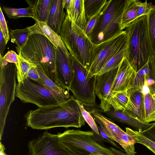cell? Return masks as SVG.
Wrapping results in <instances>:
<instances>
[{
  "instance_id": "44dd1931",
  "label": "cell",
  "mask_w": 155,
  "mask_h": 155,
  "mask_svg": "<svg viewBox=\"0 0 155 155\" xmlns=\"http://www.w3.org/2000/svg\"><path fill=\"white\" fill-rule=\"evenodd\" d=\"M40 78L37 82L47 88L54 95L60 104L68 100L71 96L69 91L58 85L48 78L41 70L37 68Z\"/></svg>"
},
{
  "instance_id": "5bb4252c",
  "label": "cell",
  "mask_w": 155,
  "mask_h": 155,
  "mask_svg": "<svg viewBox=\"0 0 155 155\" xmlns=\"http://www.w3.org/2000/svg\"><path fill=\"white\" fill-rule=\"evenodd\" d=\"M57 71L62 86L69 89L73 74V68L71 55L68 50L61 47L56 48Z\"/></svg>"
},
{
  "instance_id": "277c9868",
  "label": "cell",
  "mask_w": 155,
  "mask_h": 155,
  "mask_svg": "<svg viewBox=\"0 0 155 155\" xmlns=\"http://www.w3.org/2000/svg\"><path fill=\"white\" fill-rule=\"evenodd\" d=\"M59 35L71 55L89 70L94 44L84 30L71 22L66 15Z\"/></svg>"
},
{
  "instance_id": "4dcf8cb0",
  "label": "cell",
  "mask_w": 155,
  "mask_h": 155,
  "mask_svg": "<svg viewBox=\"0 0 155 155\" xmlns=\"http://www.w3.org/2000/svg\"><path fill=\"white\" fill-rule=\"evenodd\" d=\"M127 91L113 93L111 106L114 109L123 111L129 101Z\"/></svg>"
},
{
  "instance_id": "2e32d148",
  "label": "cell",
  "mask_w": 155,
  "mask_h": 155,
  "mask_svg": "<svg viewBox=\"0 0 155 155\" xmlns=\"http://www.w3.org/2000/svg\"><path fill=\"white\" fill-rule=\"evenodd\" d=\"M129 101L123 112L130 117L144 123V94L142 90L132 87L128 91Z\"/></svg>"
},
{
  "instance_id": "836d02e7",
  "label": "cell",
  "mask_w": 155,
  "mask_h": 155,
  "mask_svg": "<svg viewBox=\"0 0 155 155\" xmlns=\"http://www.w3.org/2000/svg\"><path fill=\"white\" fill-rule=\"evenodd\" d=\"M149 32L151 43L153 55L155 56V7L153 8L148 15Z\"/></svg>"
},
{
  "instance_id": "74e56055",
  "label": "cell",
  "mask_w": 155,
  "mask_h": 155,
  "mask_svg": "<svg viewBox=\"0 0 155 155\" xmlns=\"http://www.w3.org/2000/svg\"><path fill=\"white\" fill-rule=\"evenodd\" d=\"M153 7L151 3H148L146 0L143 2H141L138 9L137 18L148 15Z\"/></svg>"
},
{
  "instance_id": "ac0fdd59",
  "label": "cell",
  "mask_w": 155,
  "mask_h": 155,
  "mask_svg": "<svg viewBox=\"0 0 155 155\" xmlns=\"http://www.w3.org/2000/svg\"><path fill=\"white\" fill-rule=\"evenodd\" d=\"M63 0H52L47 24L58 35L66 15L64 11Z\"/></svg>"
},
{
  "instance_id": "e0dca14e",
  "label": "cell",
  "mask_w": 155,
  "mask_h": 155,
  "mask_svg": "<svg viewBox=\"0 0 155 155\" xmlns=\"http://www.w3.org/2000/svg\"><path fill=\"white\" fill-rule=\"evenodd\" d=\"M84 0H63L64 8L69 20L83 30L87 22Z\"/></svg>"
},
{
  "instance_id": "7402d4cb",
  "label": "cell",
  "mask_w": 155,
  "mask_h": 155,
  "mask_svg": "<svg viewBox=\"0 0 155 155\" xmlns=\"http://www.w3.org/2000/svg\"><path fill=\"white\" fill-rule=\"evenodd\" d=\"M90 112L92 116L97 118L102 124L109 137L120 145L126 132L99 113L96 111Z\"/></svg>"
},
{
  "instance_id": "484cf974",
  "label": "cell",
  "mask_w": 155,
  "mask_h": 155,
  "mask_svg": "<svg viewBox=\"0 0 155 155\" xmlns=\"http://www.w3.org/2000/svg\"><path fill=\"white\" fill-rule=\"evenodd\" d=\"M9 35L11 42L16 44V49L19 50L25 45L30 36L27 27L23 29H11Z\"/></svg>"
},
{
  "instance_id": "1f68e13d",
  "label": "cell",
  "mask_w": 155,
  "mask_h": 155,
  "mask_svg": "<svg viewBox=\"0 0 155 155\" xmlns=\"http://www.w3.org/2000/svg\"><path fill=\"white\" fill-rule=\"evenodd\" d=\"M126 132L132 137L136 143L146 147L155 154V143L140 134L138 131L128 128H125Z\"/></svg>"
},
{
  "instance_id": "8d00e7d4",
  "label": "cell",
  "mask_w": 155,
  "mask_h": 155,
  "mask_svg": "<svg viewBox=\"0 0 155 155\" xmlns=\"http://www.w3.org/2000/svg\"><path fill=\"white\" fill-rule=\"evenodd\" d=\"M0 28L6 44L10 39L9 31L7 23L2 12L1 7H0Z\"/></svg>"
},
{
  "instance_id": "ba28073f",
  "label": "cell",
  "mask_w": 155,
  "mask_h": 155,
  "mask_svg": "<svg viewBox=\"0 0 155 155\" xmlns=\"http://www.w3.org/2000/svg\"><path fill=\"white\" fill-rule=\"evenodd\" d=\"M73 68V74L69 91L73 96L84 105L94 107L96 105L94 92L96 75L87 77L88 70L71 55Z\"/></svg>"
},
{
  "instance_id": "30bf717a",
  "label": "cell",
  "mask_w": 155,
  "mask_h": 155,
  "mask_svg": "<svg viewBox=\"0 0 155 155\" xmlns=\"http://www.w3.org/2000/svg\"><path fill=\"white\" fill-rule=\"evenodd\" d=\"M127 37L125 31L114 37L101 43L94 45L93 59L87 78L98 74L109 61L126 44Z\"/></svg>"
},
{
  "instance_id": "603a6c76",
  "label": "cell",
  "mask_w": 155,
  "mask_h": 155,
  "mask_svg": "<svg viewBox=\"0 0 155 155\" xmlns=\"http://www.w3.org/2000/svg\"><path fill=\"white\" fill-rule=\"evenodd\" d=\"M34 9L35 22H47L52 0H25Z\"/></svg>"
},
{
  "instance_id": "cb8c5ba5",
  "label": "cell",
  "mask_w": 155,
  "mask_h": 155,
  "mask_svg": "<svg viewBox=\"0 0 155 155\" xmlns=\"http://www.w3.org/2000/svg\"><path fill=\"white\" fill-rule=\"evenodd\" d=\"M141 2L138 0H127L122 19V30L137 18L138 9Z\"/></svg>"
},
{
  "instance_id": "52a82bcc",
  "label": "cell",
  "mask_w": 155,
  "mask_h": 155,
  "mask_svg": "<svg viewBox=\"0 0 155 155\" xmlns=\"http://www.w3.org/2000/svg\"><path fill=\"white\" fill-rule=\"evenodd\" d=\"M0 140L11 104L15 100L17 87V68L15 64L0 58Z\"/></svg>"
},
{
  "instance_id": "d6a6232c",
  "label": "cell",
  "mask_w": 155,
  "mask_h": 155,
  "mask_svg": "<svg viewBox=\"0 0 155 155\" xmlns=\"http://www.w3.org/2000/svg\"><path fill=\"white\" fill-rule=\"evenodd\" d=\"M18 60V65H16L17 79L18 82H22L25 79L28 78V73L30 69L32 68L36 67L31 64L19 55Z\"/></svg>"
},
{
  "instance_id": "60d3db41",
  "label": "cell",
  "mask_w": 155,
  "mask_h": 155,
  "mask_svg": "<svg viewBox=\"0 0 155 155\" xmlns=\"http://www.w3.org/2000/svg\"><path fill=\"white\" fill-rule=\"evenodd\" d=\"M28 77L31 79L37 81L39 79L40 77L37 67H34L29 70L27 74Z\"/></svg>"
},
{
  "instance_id": "7a4b0ae2",
  "label": "cell",
  "mask_w": 155,
  "mask_h": 155,
  "mask_svg": "<svg viewBox=\"0 0 155 155\" xmlns=\"http://www.w3.org/2000/svg\"><path fill=\"white\" fill-rule=\"evenodd\" d=\"M56 48L47 38L37 34L31 35L24 46L20 50H16L21 57L41 70L50 79L64 88L57 73Z\"/></svg>"
},
{
  "instance_id": "f1b7e54d",
  "label": "cell",
  "mask_w": 155,
  "mask_h": 155,
  "mask_svg": "<svg viewBox=\"0 0 155 155\" xmlns=\"http://www.w3.org/2000/svg\"><path fill=\"white\" fill-rule=\"evenodd\" d=\"M127 48V43L117 54L109 61L97 75L102 74L112 69L118 67L124 58L125 57Z\"/></svg>"
},
{
  "instance_id": "4fadbf2b",
  "label": "cell",
  "mask_w": 155,
  "mask_h": 155,
  "mask_svg": "<svg viewBox=\"0 0 155 155\" xmlns=\"http://www.w3.org/2000/svg\"><path fill=\"white\" fill-rule=\"evenodd\" d=\"M132 87L141 89L144 93L155 94V56H152L138 71Z\"/></svg>"
},
{
  "instance_id": "6da1fadb",
  "label": "cell",
  "mask_w": 155,
  "mask_h": 155,
  "mask_svg": "<svg viewBox=\"0 0 155 155\" xmlns=\"http://www.w3.org/2000/svg\"><path fill=\"white\" fill-rule=\"evenodd\" d=\"M25 116L27 126L38 130L59 127L79 128L84 126L86 122L73 96L58 105L30 110Z\"/></svg>"
},
{
  "instance_id": "83f0119b",
  "label": "cell",
  "mask_w": 155,
  "mask_h": 155,
  "mask_svg": "<svg viewBox=\"0 0 155 155\" xmlns=\"http://www.w3.org/2000/svg\"><path fill=\"white\" fill-rule=\"evenodd\" d=\"M107 1V0H84V11L87 19L98 13Z\"/></svg>"
},
{
  "instance_id": "d590c367",
  "label": "cell",
  "mask_w": 155,
  "mask_h": 155,
  "mask_svg": "<svg viewBox=\"0 0 155 155\" xmlns=\"http://www.w3.org/2000/svg\"><path fill=\"white\" fill-rule=\"evenodd\" d=\"M105 5L98 13L91 18L87 19L86 23L84 27L83 30L90 39L95 24L98 18L104 11Z\"/></svg>"
},
{
  "instance_id": "f35d334b",
  "label": "cell",
  "mask_w": 155,
  "mask_h": 155,
  "mask_svg": "<svg viewBox=\"0 0 155 155\" xmlns=\"http://www.w3.org/2000/svg\"><path fill=\"white\" fill-rule=\"evenodd\" d=\"M139 132L142 136L155 143V122L148 128Z\"/></svg>"
},
{
  "instance_id": "f6af8a7d",
  "label": "cell",
  "mask_w": 155,
  "mask_h": 155,
  "mask_svg": "<svg viewBox=\"0 0 155 155\" xmlns=\"http://www.w3.org/2000/svg\"><path fill=\"white\" fill-rule=\"evenodd\" d=\"M90 155H101L100 154H95L94 153H91Z\"/></svg>"
},
{
  "instance_id": "b9f144b4",
  "label": "cell",
  "mask_w": 155,
  "mask_h": 155,
  "mask_svg": "<svg viewBox=\"0 0 155 155\" xmlns=\"http://www.w3.org/2000/svg\"><path fill=\"white\" fill-rule=\"evenodd\" d=\"M6 44L2 33L0 30V58H3Z\"/></svg>"
},
{
  "instance_id": "ffe728a7",
  "label": "cell",
  "mask_w": 155,
  "mask_h": 155,
  "mask_svg": "<svg viewBox=\"0 0 155 155\" xmlns=\"http://www.w3.org/2000/svg\"><path fill=\"white\" fill-rule=\"evenodd\" d=\"M27 28L30 35L37 34L42 35L47 38L57 48L60 47L68 50L60 35L50 28L47 22L36 21L33 25Z\"/></svg>"
},
{
  "instance_id": "9a60e30c",
  "label": "cell",
  "mask_w": 155,
  "mask_h": 155,
  "mask_svg": "<svg viewBox=\"0 0 155 155\" xmlns=\"http://www.w3.org/2000/svg\"><path fill=\"white\" fill-rule=\"evenodd\" d=\"M136 71L124 57L120 64L111 88L112 93L127 91L132 87Z\"/></svg>"
},
{
  "instance_id": "bcb514c9",
  "label": "cell",
  "mask_w": 155,
  "mask_h": 155,
  "mask_svg": "<svg viewBox=\"0 0 155 155\" xmlns=\"http://www.w3.org/2000/svg\"><path fill=\"white\" fill-rule=\"evenodd\" d=\"M154 7H155V6Z\"/></svg>"
},
{
  "instance_id": "4316f807",
  "label": "cell",
  "mask_w": 155,
  "mask_h": 155,
  "mask_svg": "<svg viewBox=\"0 0 155 155\" xmlns=\"http://www.w3.org/2000/svg\"><path fill=\"white\" fill-rule=\"evenodd\" d=\"M4 12L7 16L10 18L18 19L21 17H27L35 18L34 9L29 7L26 8H15L4 7Z\"/></svg>"
},
{
  "instance_id": "7bdbcfd3",
  "label": "cell",
  "mask_w": 155,
  "mask_h": 155,
  "mask_svg": "<svg viewBox=\"0 0 155 155\" xmlns=\"http://www.w3.org/2000/svg\"><path fill=\"white\" fill-rule=\"evenodd\" d=\"M110 149L116 155H128L126 153H123L122 151L117 150L114 148L110 147Z\"/></svg>"
},
{
  "instance_id": "ab89813d",
  "label": "cell",
  "mask_w": 155,
  "mask_h": 155,
  "mask_svg": "<svg viewBox=\"0 0 155 155\" xmlns=\"http://www.w3.org/2000/svg\"><path fill=\"white\" fill-rule=\"evenodd\" d=\"M18 54L13 50L8 51L4 56L3 58L10 63H14L17 65L18 63Z\"/></svg>"
},
{
  "instance_id": "8992f818",
  "label": "cell",
  "mask_w": 155,
  "mask_h": 155,
  "mask_svg": "<svg viewBox=\"0 0 155 155\" xmlns=\"http://www.w3.org/2000/svg\"><path fill=\"white\" fill-rule=\"evenodd\" d=\"M57 135L60 143L74 155H116L95 140L93 131L68 130Z\"/></svg>"
},
{
  "instance_id": "ee69618b",
  "label": "cell",
  "mask_w": 155,
  "mask_h": 155,
  "mask_svg": "<svg viewBox=\"0 0 155 155\" xmlns=\"http://www.w3.org/2000/svg\"><path fill=\"white\" fill-rule=\"evenodd\" d=\"M0 143V155H8L6 154L5 152V146L1 142Z\"/></svg>"
},
{
  "instance_id": "5b68a950",
  "label": "cell",
  "mask_w": 155,
  "mask_h": 155,
  "mask_svg": "<svg viewBox=\"0 0 155 155\" xmlns=\"http://www.w3.org/2000/svg\"><path fill=\"white\" fill-rule=\"evenodd\" d=\"M127 0H107L93 29L90 39L94 45L108 40L122 33V15Z\"/></svg>"
},
{
  "instance_id": "d4e9b609",
  "label": "cell",
  "mask_w": 155,
  "mask_h": 155,
  "mask_svg": "<svg viewBox=\"0 0 155 155\" xmlns=\"http://www.w3.org/2000/svg\"><path fill=\"white\" fill-rule=\"evenodd\" d=\"M144 94V123L155 122V94L149 92Z\"/></svg>"
},
{
  "instance_id": "3957f363",
  "label": "cell",
  "mask_w": 155,
  "mask_h": 155,
  "mask_svg": "<svg viewBox=\"0 0 155 155\" xmlns=\"http://www.w3.org/2000/svg\"><path fill=\"white\" fill-rule=\"evenodd\" d=\"M148 15L137 18L126 28L127 37L125 57L137 72L153 56Z\"/></svg>"
},
{
  "instance_id": "8fae6325",
  "label": "cell",
  "mask_w": 155,
  "mask_h": 155,
  "mask_svg": "<svg viewBox=\"0 0 155 155\" xmlns=\"http://www.w3.org/2000/svg\"><path fill=\"white\" fill-rule=\"evenodd\" d=\"M28 155H74L59 142L57 134L45 132L29 141Z\"/></svg>"
},
{
  "instance_id": "f546056e",
  "label": "cell",
  "mask_w": 155,
  "mask_h": 155,
  "mask_svg": "<svg viewBox=\"0 0 155 155\" xmlns=\"http://www.w3.org/2000/svg\"><path fill=\"white\" fill-rule=\"evenodd\" d=\"M92 117L95 121L99 124L97 127L99 134H97L93 131L95 140L99 143L104 142L108 143L116 148L120 149L121 151H123V149L109 137L103 124L96 117Z\"/></svg>"
},
{
  "instance_id": "d6986e66",
  "label": "cell",
  "mask_w": 155,
  "mask_h": 155,
  "mask_svg": "<svg viewBox=\"0 0 155 155\" xmlns=\"http://www.w3.org/2000/svg\"><path fill=\"white\" fill-rule=\"evenodd\" d=\"M104 113L113 120L127 125L138 132L147 129L153 124L142 122L130 117L123 111L114 109L112 106L109 110Z\"/></svg>"
},
{
  "instance_id": "9c48e42d",
  "label": "cell",
  "mask_w": 155,
  "mask_h": 155,
  "mask_svg": "<svg viewBox=\"0 0 155 155\" xmlns=\"http://www.w3.org/2000/svg\"><path fill=\"white\" fill-rule=\"evenodd\" d=\"M15 97L25 103L35 104L38 107L56 105L60 104L54 95L47 88L28 78L18 82Z\"/></svg>"
},
{
  "instance_id": "e575fe53",
  "label": "cell",
  "mask_w": 155,
  "mask_h": 155,
  "mask_svg": "<svg viewBox=\"0 0 155 155\" xmlns=\"http://www.w3.org/2000/svg\"><path fill=\"white\" fill-rule=\"evenodd\" d=\"M76 101L79 107L82 115L86 122L90 127L92 131L99 135V134L97 125L91 115V112L86 110L84 105L82 103L77 100H76Z\"/></svg>"
},
{
  "instance_id": "7c38bea8",
  "label": "cell",
  "mask_w": 155,
  "mask_h": 155,
  "mask_svg": "<svg viewBox=\"0 0 155 155\" xmlns=\"http://www.w3.org/2000/svg\"><path fill=\"white\" fill-rule=\"evenodd\" d=\"M118 67L96 75L94 92L100 100V106L104 112L109 110L113 93L111 88Z\"/></svg>"
}]
</instances>
